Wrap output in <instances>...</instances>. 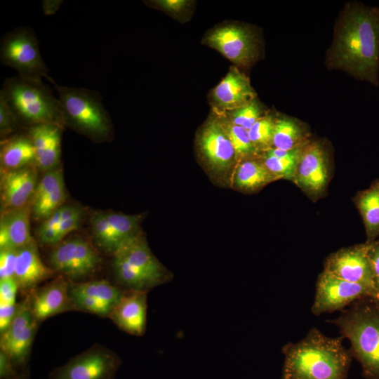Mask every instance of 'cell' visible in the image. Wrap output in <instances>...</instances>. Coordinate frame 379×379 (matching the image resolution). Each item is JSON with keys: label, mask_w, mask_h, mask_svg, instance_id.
Returning <instances> with one entry per match:
<instances>
[{"label": "cell", "mask_w": 379, "mask_h": 379, "mask_svg": "<svg viewBox=\"0 0 379 379\" xmlns=\"http://www.w3.org/2000/svg\"><path fill=\"white\" fill-rule=\"evenodd\" d=\"M139 215L112 211L94 212L90 222L96 244L112 255L125 242L139 234Z\"/></svg>", "instance_id": "4fadbf2b"}, {"label": "cell", "mask_w": 379, "mask_h": 379, "mask_svg": "<svg viewBox=\"0 0 379 379\" xmlns=\"http://www.w3.org/2000/svg\"><path fill=\"white\" fill-rule=\"evenodd\" d=\"M147 292L128 291L112 311L109 318L122 331L142 335L147 319Z\"/></svg>", "instance_id": "44dd1931"}, {"label": "cell", "mask_w": 379, "mask_h": 379, "mask_svg": "<svg viewBox=\"0 0 379 379\" xmlns=\"http://www.w3.org/2000/svg\"><path fill=\"white\" fill-rule=\"evenodd\" d=\"M62 1L46 0L42 1V8L45 15H53L59 8Z\"/></svg>", "instance_id": "60d3db41"}, {"label": "cell", "mask_w": 379, "mask_h": 379, "mask_svg": "<svg viewBox=\"0 0 379 379\" xmlns=\"http://www.w3.org/2000/svg\"><path fill=\"white\" fill-rule=\"evenodd\" d=\"M201 151L209 164L216 170L230 167L237 159L236 153L222 121H209L199 136Z\"/></svg>", "instance_id": "d6986e66"}, {"label": "cell", "mask_w": 379, "mask_h": 379, "mask_svg": "<svg viewBox=\"0 0 379 379\" xmlns=\"http://www.w3.org/2000/svg\"><path fill=\"white\" fill-rule=\"evenodd\" d=\"M367 255L371 264L374 285L379 302V237L374 241L366 242Z\"/></svg>", "instance_id": "d590c367"}, {"label": "cell", "mask_w": 379, "mask_h": 379, "mask_svg": "<svg viewBox=\"0 0 379 379\" xmlns=\"http://www.w3.org/2000/svg\"><path fill=\"white\" fill-rule=\"evenodd\" d=\"M0 60L3 65L15 69L22 78L41 81L44 77L50 81L52 79L41 56L37 37L29 27H17L4 35Z\"/></svg>", "instance_id": "52a82bcc"}, {"label": "cell", "mask_w": 379, "mask_h": 379, "mask_svg": "<svg viewBox=\"0 0 379 379\" xmlns=\"http://www.w3.org/2000/svg\"><path fill=\"white\" fill-rule=\"evenodd\" d=\"M66 196L60 168L46 171L38 182L30 201L32 218L45 220L63 206Z\"/></svg>", "instance_id": "e0dca14e"}, {"label": "cell", "mask_w": 379, "mask_h": 379, "mask_svg": "<svg viewBox=\"0 0 379 379\" xmlns=\"http://www.w3.org/2000/svg\"><path fill=\"white\" fill-rule=\"evenodd\" d=\"M7 379H29V372L27 370L24 369L17 375Z\"/></svg>", "instance_id": "b9f144b4"}, {"label": "cell", "mask_w": 379, "mask_h": 379, "mask_svg": "<svg viewBox=\"0 0 379 379\" xmlns=\"http://www.w3.org/2000/svg\"><path fill=\"white\" fill-rule=\"evenodd\" d=\"M328 321L350 341V351L364 377L379 379V303L370 298L359 300Z\"/></svg>", "instance_id": "3957f363"}, {"label": "cell", "mask_w": 379, "mask_h": 379, "mask_svg": "<svg viewBox=\"0 0 379 379\" xmlns=\"http://www.w3.org/2000/svg\"><path fill=\"white\" fill-rule=\"evenodd\" d=\"M54 272L42 262L34 240L17 249L14 279L19 289L32 291L38 284L51 278Z\"/></svg>", "instance_id": "7402d4cb"}, {"label": "cell", "mask_w": 379, "mask_h": 379, "mask_svg": "<svg viewBox=\"0 0 379 379\" xmlns=\"http://www.w3.org/2000/svg\"><path fill=\"white\" fill-rule=\"evenodd\" d=\"M0 159L3 171L36 165L34 145L26 131L1 141Z\"/></svg>", "instance_id": "d4e9b609"}, {"label": "cell", "mask_w": 379, "mask_h": 379, "mask_svg": "<svg viewBox=\"0 0 379 379\" xmlns=\"http://www.w3.org/2000/svg\"><path fill=\"white\" fill-rule=\"evenodd\" d=\"M327 155L317 142L305 144L295 173L293 182L308 195L317 197L328 181Z\"/></svg>", "instance_id": "9a60e30c"}, {"label": "cell", "mask_w": 379, "mask_h": 379, "mask_svg": "<svg viewBox=\"0 0 379 379\" xmlns=\"http://www.w3.org/2000/svg\"><path fill=\"white\" fill-rule=\"evenodd\" d=\"M331 66L379 84V8L350 5L343 13L329 53Z\"/></svg>", "instance_id": "6da1fadb"}, {"label": "cell", "mask_w": 379, "mask_h": 379, "mask_svg": "<svg viewBox=\"0 0 379 379\" xmlns=\"http://www.w3.org/2000/svg\"><path fill=\"white\" fill-rule=\"evenodd\" d=\"M262 111L255 101L237 108L230 114L231 123L248 130L259 119Z\"/></svg>", "instance_id": "d6a6232c"}, {"label": "cell", "mask_w": 379, "mask_h": 379, "mask_svg": "<svg viewBox=\"0 0 379 379\" xmlns=\"http://www.w3.org/2000/svg\"><path fill=\"white\" fill-rule=\"evenodd\" d=\"M305 143L306 142L288 151L270 147L265 150L262 161L275 179L284 178L293 182L296 168Z\"/></svg>", "instance_id": "4316f807"}, {"label": "cell", "mask_w": 379, "mask_h": 379, "mask_svg": "<svg viewBox=\"0 0 379 379\" xmlns=\"http://www.w3.org/2000/svg\"><path fill=\"white\" fill-rule=\"evenodd\" d=\"M64 126L56 124H39L26 129L36 157V166L43 171L59 167L61 138Z\"/></svg>", "instance_id": "ac0fdd59"}, {"label": "cell", "mask_w": 379, "mask_h": 379, "mask_svg": "<svg viewBox=\"0 0 379 379\" xmlns=\"http://www.w3.org/2000/svg\"><path fill=\"white\" fill-rule=\"evenodd\" d=\"M364 225L366 241L371 242L379 237V180L370 187L359 192L354 199Z\"/></svg>", "instance_id": "484cf974"}, {"label": "cell", "mask_w": 379, "mask_h": 379, "mask_svg": "<svg viewBox=\"0 0 379 379\" xmlns=\"http://www.w3.org/2000/svg\"><path fill=\"white\" fill-rule=\"evenodd\" d=\"M305 142L302 131L295 121L286 118L275 121L272 144L273 148L288 151Z\"/></svg>", "instance_id": "f546056e"}, {"label": "cell", "mask_w": 379, "mask_h": 379, "mask_svg": "<svg viewBox=\"0 0 379 379\" xmlns=\"http://www.w3.org/2000/svg\"><path fill=\"white\" fill-rule=\"evenodd\" d=\"M276 180L262 160L247 159L236 168L234 181L236 186L245 190L258 189Z\"/></svg>", "instance_id": "83f0119b"}, {"label": "cell", "mask_w": 379, "mask_h": 379, "mask_svg": "<svg viewBox=\"0 0 379 379\" xmlns=\"http://www.w3.org/2000/svg\"><path fill=\"white\" fill-rule=\"evenodd\" d=\"M69 292L107 302L114 307L125 293V291L105 280L69 284Z\"/></svg>", "instance_id": "f1b7e54d"}, {"label": "cell", "mask_w": 379, "mask_h": 379, "mask_svg": "<svg viewBox=\"0 0 379 379\" xmlns=\"http://www.w3.org/2000/svg\"><path fill=\"white\" fill-rule=\"evenodd\" d=\"M59 94L63 121L75 131L95 141L110 139L112 123L99 92L84 88L60 86L52 79Z\"/></svg>", "instance_id": "5b68a950"}, {"label": "cell", "mask_w": 379, "mask_h": 379, "mask_svg": "<svg viewBox=\"0 0 379 379\" xmlns=\"http://www.w3.org/2000/svg\"><path fill=\"white\" fill-rule=\"evenodd\" d=\"M49 260L55 272L72 281L91 275L101 263L98 251L81 237L69 238L57 244L50 254Z\"/></svg>", "instance_id": "9c48e42d"}, {"label": "cell", "mask_w": 379, "mask_h": 379, "mask_svg": "<svg viewBox=\"0 0 379 379\" xmlns=\"http://www.w3.org/2000/svg\"><path fill=\"white\" fill-rule=\"evenodd\" d=\"M204 42L239 66L251 65L257 57L255 36L242 26L230 25L216 28L206 35Z\"/></svg>", "instance_id": "5bb4252c"}, {"label": "cell", "mask_w": 379, "mask_h": 379, "mask_svg": "<svg viewBox=\"0 0 379 379\" xmlns=\"http://www.w3.org/2000/svg\"><path fill=\"white\" fill-rule=\"evenodd\" d=\"M236 153V158H246L254 154L257 150L251 141L248 131L231 122L222 121Z\"/></svg>", "instance_id": "4dcf8cb0"}, {"label": "cell", "mask_w": 379, "mask_h": 379, "mask_svg": "<svg viewBox=\"0 0 379 379\" xmlns=\"http://www.w3.org/2000/svg\"><path fill=\"white\" fill-rule=\"evenodd\" d=\"M38 323L32 312L29 297L18 304L13 322L1 334V351L11 359L17 369H25Z\"/></svg>", "instance_id": "8fae6325"}, {"label": "cell", "mask_w": 379, "mask_h": 379, "mask_svg": "<svg viewBox=\"0 0 379 379\" xmlns=\"http://www.w3.org/2000/svg\"><path fill=\"white\" fill-rule=\"evenodd\" d=\"M18 309L16 302H0V333L5 332L13 322Z\"/></svg>", "instance_id": "8d00e7d4"}, {"label": "cell", "mask_w": 379, "mask_h": 379, "mask_svg": "<svg viewBox=\"0 0 379 379\" xmlns=\"http://www.w3.org/2000/svg\"><path fill=\"white\" fill-rule=\"evenodd\" d=\"M30 204L20 208L1 211L0 249H18L34 239L29 232Z\"/></svg>", "instance_id": "cb8c5ba5"}, {"label": "cell", "mask_w": 379, "mask_h": 379, "mask_svg": "<svg viewBox=\"0 0 379 379\" xmlns=\"http://www.w3.org/2000/svg\"><path fill=\"white\" fill-rule=\"evenodd\" d=\"M18 373L11 359L4 352L0 351V378L7 379Z\"/></svg>", "instance_id": "ab89813d"}, {"label": "cell", "mask_w": 379, "mask_h": 379, "mask_svg": "<svg viewBox=\"0 0 379 379\" xmlns=\"http://www.w3.org/2000/svg\"><path fill=\"white\" fill-rule=\"evenodd\" d=\"M150 4L170 13H179L188 4L185 0H157L152 1Z\"/></svg>", "instance_id": "f35d334b"}, {"label": "cell", "mask_w": 379, "mask_h": 379, "mask_svg": "<svg viewBox=\"0 0 379 379\" xmlns=\"http://www.w3.org/2000/svg\"><path fill=\"white\" fill-rule=\"evenodd\" d=\"M366 298L376 301L373 293L368 288L323 270L316 282L311 311L317 316L342 311L354 302Z\"/></svg>", "instance_id": "30bf717a"}, {"label": "cell", "mask_w": 379, "mask_h": 379, "mask_svg": "<svg viewBox=\"0 0 379 379\" xmlns=\"http://www.w3.org/2000/svg\"><path fill=\"white\" fill-rule=\"evenodd\" d=\"M21 127L6 102L0 98V134L4 140L16 134Z\"/></svg>", "instance_id": "836d02e7"}, {"label": "cell", "mask_w": 379, "mask_h": 379, "mask_svg": "<svg viewBox=\"0 0 379 379\" xmlns=\"http://www.w3.org/2000/svg\"><path fill=\"white\" fill-rule=\"evenodd\" d=\"M343 339L314 327L298 342L284 345L281 379H347L353 357Z\"/></svg>", "instance_id": "7a4b0ae2"}, {"label": "cell", "mask_w": 379, "mask_h": 379, "mask_svg": "<svg viewBox=\"0 0 379 379\" xmlns=\"http://www.w3.org/2000/svg\"><path fill=\"white\" fill-rule=\"evenodd\" d=\"M20 127L39 124H56L65 127L59 100L41 81L19 76L5 79L0 91Z\"/></svg>", "instance_id": "277c9868"}, {"label": "cell", "mask_w": 379, "mask_h": 379, "mask_svg": "<svg viewBox=\"0 0 379 379\" xmlns=\"http://www.w3.org/2000/svg\"><path fill=\"white\" fill-rule=\"evenodd\" d=\"M112 263L117 281L128 291L147 292L168 279L165 269L140 234L117 250Z\"/></svg>", "instance_id": "8992f818"}, {"label": "cell", "mask_w": 379, "mask_h": 379, "mask_svg": "<svg viewBox=\"0 0 379 379\" xmlns=\"http://www.w3.org/2000/svg\"><path fill=\"white\" fill-rule=\"evenodd\" d=\"M17 249H0V279L14 277Z\"/></svg>", "instance_id": "e575fe53"}, {"label": "cell", "mask_w": 379, "mask_h": 379, "mask_svg": "<svg viewBox=\"0 0 379 379\" xmlns=\"http://www.w3.org/2000/svg\"><path fill=\"white\" fill-rule=\"evenodd\" d=\"M121 364L116 353L95 345L55 368L48 379H114Z\"/></svg>", "instance_id": "ba28073f"}, {"label": "cell", "mask_w": 379, "mask_h": 379, "mask_svg": "<svg viewBox=\"0 0 379 379\" xmlns=\"http://www.w3.org/2000/svg\"><path fill=\"white\" fill-rule=\"evenodd\" d=\"M18 289V285L14 277L0 279V302H15Z\"/></svg>", "instance_id": "74e56055"}, {"label": "cell", "mask_w": 379, "mask_h": 379, "mask_svg": "<svg viewBox=\"0 0 379 379\" xmlns=\"http://www.w3.org/2000/svg\"><path fill=\"white\" fill-rule=\"evenodd\" d=\"M274 123L271 117H261L248 130L249 138L257 149H267L272 144Z\"/></svg>", "instance_id": "1f68e13d"}, {"label": "cell", "mask_w": 379, "mask_h": 379, "mask_svg": "<svg viewBox=\"0 0 379 379\" xmlns=\"http://www.w3.org/2000/svg\"><path fill=\"white\" fill-rule=\"evenodd\" d=\"M36 165L1 173V211L22 208L30 204L38 183Z\"/></svg>", "instance_id": "2e32d148"}, {"label": "cell", "mask_w": 379, "mask_h": 379, "mask_svg": "<svg viewBox=\"0 0 379 379\" xmlns=\"http://www.w3.org/2000/svg\"><path fill=\"white\" fill-rule=\"evenodd\" d=\"M324 271L368 288L378 302L366 242L343 248L325 260Z\"/></svg>", "instance_id": "7c38bea8"}, {"label": "cell", "mask_w": 379, "mask_h": 379, "mask_svg": "<svg viewBox=\"0 0 379 379\" xmlns=\"http://www.w3.org/2000/svg\"><path fill=\"white\" fill-rule=\"evenodd\" d=\"M255 97L249 79L235 67L214 88L213 98L222 109L234 110L252 101Z\"/></svg>", "instance_id": "603a6c76"}, {"label": "cell", "mask_w": 379, "mask_h": 379, "mask_svg": "<svg viewBox=\"0 0 379 379\" xmlns=\"http://www.w3.org/2000/svg\"><path fill=\"white\" fill-rule=\"evenodd\" d=\"M69 283L58 277L30 296L33 314L38 322L73 309L69 294Z\"/></svg>", "instance_id": "ffe728a7"}]
</instances>
